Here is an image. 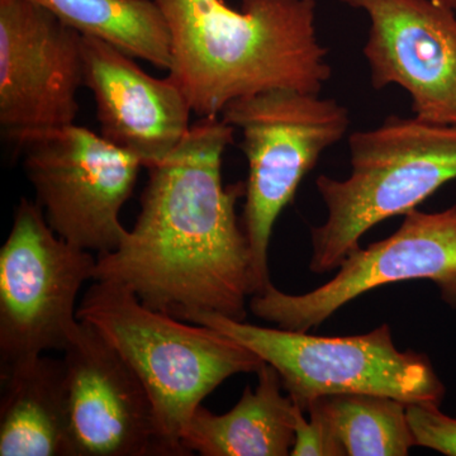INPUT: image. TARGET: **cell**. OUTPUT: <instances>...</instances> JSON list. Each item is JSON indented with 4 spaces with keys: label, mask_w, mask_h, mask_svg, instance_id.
<instances>
[{
    "label": "cell",
    "mask_w": 456,
    "mask_h": 456,
    "mask_svg": "<svg viewBox=\"0 0 456 456\" xmlns=\"http://www.w3.org/2000/svg\"><path fill=\"white\" fill-rule=\"evenodd\" d=\"M233 132L222 117H203L149 167L136 224L116 250L98 255L94 281L125 285L147 307L180 320L212 312L245 321L253 257L236 203L246 183L222 182Z\"/></svg>",
    "instance_id": "cell-1"
},
{
    "label": "cell",
    "mask_w": 456,
    "mask_h": 456,
    "mask_svg": "<svg viewBox=\"0 0 456 456\" xmlns=\"http://www.w3.org/2000/svg\"><path fill=\"white\" fill-rule=\"evenodd\" d=\"M169 26L174 80L200 118L272 89L321 94L332 75L316 0H156Z\"/></svg>",
    "instance_id": "cell-2"
},
{
    "label": "cell",
    "mask_w": 456,
    "mask_h": 456,
    "mask_svg": "<svg viewBox=\"0 0 456 456\" xmlns=\"http://www.w3.org/2000/svg\"><path fill=\"white\" fill-rule=\"evenodd\" d=\"M139 375L175 456L189 455L182 434L194 411L228 378L257 373L253 350L212 327L152 310L125 285L95 281L77 307Z\"/></svg>",
    "instance_id": "cell-3"
},
{
    "label": "cell",
    "mask_w": 456,
    "mask_h": 456,
    "mask_svg": "<svg viewBox=\"0 0 456 456\" xmlns=\"http://www.w3.org/2000/svg\"><path fill=\"white\" fill-rule=\"evenodd\" d=\"M351 171L345 179L320 175L316 188L326 220L312 227L310 270L338 269L380 222L413 211L456 179V125L391 116L349 136Z\"/></svg>",
    "instance_id": "cell-4"
},
{
    "label": "cell",
    "mask_w": 456,
    "mask_h": 456,
    "mask_svg": "<svg viewBox=\"0 0 456 456\" xmlns=\"http://www.w3.org/2000/svg\"><path fill=\"white\" fill-rule=\"evenodd\" d=\"M184 321L212 327L253 350L278 371L287 395L305 412L314 399L345 393L440 407L445 397V386L430 359L397 349L388 325L364 335L327 338L268 329L212 312H196Z\"/></svg>",
    "instance_id": "cell-5"
},
{
    "label": "cell",
    "mask_w": 456,
    "mask_h": 456,
    "mask_svg": "<svg viewBox=\"0 0 456 456\" xmlns=\"http://www.w3.org/2000/svg\"><path fill=\"white\" fill-rule=\"evenodd\" d=\"M221 114L244 136L248 176L242 227L253 257L255 294H260L273 284L268 253L275 222L323 152L349 131V110L317 93L281 88L235 99Z\"/></svg>",
    "instance_id": "cell-6"
},
{
    "label": "cell",
    "mask_w": 456,
    "mask_h": 456,
    "mask_svg": "<svg viewBox=\"0 0 456 456\" xmlns=\"http://www.w3.org/2000/svg\"><path fill=\"white\" fill-rule=\"evenodd\" d=\"M95 268L97 257L57 235L40 204L20 200L0 248V371L65 350Z\"/></svg>",
    "instance_id": "cell-7"
},
{
    "label": "cell",
    "mask_w": 456,
    "mask_h": 456,
    "mask_svg": "<svg viewBox=\"0 0 456 456\" xmlns=\"http://www.w3.org/2000/svg\"><path fill=\"white\" fill-rule=\"evenodd\" d=\"M20 149L37 203L57 235L98 255L116 250L127 233L119 216L143 167L140 159L75 123Z\"/></svg>",
    "instance_id": "cell-8"
},
{
    "label": "cell",
    "mask_w": 456,
    "mask_h": 456,
    "mask_svg": "<svg viewBox=\"0 0 456 456\" xmlns=\"http://www.w3.org/2000/svg\"><path fill=\"white\" fill-rule=\"evenodd\" d=\"M406 281H432L456 310V204L440 212L413 209L393 235L347 254L327 283L301 296L270 284L248 307L279 329L308 332L362 294Z\"/></svg>",
    "instance_id": "cell-9"
},
{
    "label": "cell",
    "mask_w": 456,
    "mask_h": 456,
    "mask_svg": "<svg viewBox=\"0 0 456 456\" xmlns=\"http://www.w3.org/2000/svg\"><path fill=\"white\" fill-rule=\"evenodd\" d=\"M83 36L32 0H0V126L18 147L74 125Z\"/></svg>",
    "instance_id": "cell-10"
},
{
    "label": "cell",
    "mask_w": 456,
    "mask_h": 456,
    "mask_svg": "<svg viewBox=\"0 0 456 456\" xmlns=\"http://www.w3.org/2000/svg\"><path fill=\"white\" fill-rule=\"evenodd\" d=\"M64 353L73 456H175L139 375L79 321Z\"/></svg>",
    "instance_id": "cell-11"
},
{
    "label": "cell",
    "mask_w": 456,
    "mask_h": 456,
    "mask_svg": "<svg viewBox=\"0 0 456 456\" xmlns=\"http://www.w3.org/2000/svg\"><path fill=\"white\" fill-rule=\"evenodd\" d=\"M369 20L371 86H397L413 116L456 125V12L432 0H340Z\"/></svg>",
    "instance_id": "cell-12"
},
{
    "label": "cell",
    "mask_w": 456,
    "mask_h": 456,
    "mask_svg": "<svg viewBox=\"0 0 456 456\" xmlns=\"http://www.w3.org/2000/svg\"><path fill=\"white\" fill-rule=\"evenodd\" d=\"M84 86L92 92L101 134L143 167H154L182 142L193 112L178 84L151 77L134 57L83 36Z\"/></svg>",
    "instance_id": "cell-13"
},
{
    "label": "cell",
    "mask_w": 456,
    "mask_h": 456,
    "mask_svg": "<svg viewBox=\"0 0 456 456\" xmlns=\"http://www.w3.org/2000/svg\"><path fill=\"white\" fill-rule=\"evenodd\" d=\"M256 374V388L248 387L227 413L215 415L202 404L194 411L182 434L189 455H290L296 403L281 393L283 383L272 365L265 362Z\"/></svg>",
    "instance_id": "cell-14"
},
{
    "label": "cell",
    "mask_w": 456,
    "mask_h": 456,
    "mask_svg": "<svg viewBox=\"0 0 456 456\" xmlns=\"http://www.w3.org/2000/svg\"><path fill=\"white\" fill-rule=\"evenodd\" d=\"M0 379V456H73L64 362L40 355Z\"/></svg>",
    "instance_id": "cell-15"
},
{
    "label": "cell",
    "mask_w": 456,
    "mask_h": 456,
    "mask_svg": "<svg viewBox=\"0 0 456 456\" xmlns=\"http://www.w3.org/2000/svg\"><path fill=\"white\" fill-rule=\"evenodd\" d=\"M86 37L170 70L169 26L156 0H32Z\"/></svg>",
    "instance_id": "cell-16"
},
{
    "label": "cell",
    "mask_w": 456,
    "mask_h": 456,
    "mask_svg": "<svg viewBox=\"0 0 456 456\" xmlns=\"http://www.w3.org/2000/svg\"><path fill=\"white\" fill-rule=\"evenodd\" d=\"M305 412L316 415L345 456H406L415 445L407 403L365 393L323 395Z\"/></svg>",
    "instance_id": "cell-17"
},
{
    "label": "cell",
    "mask_w": 456,
    "mask_h": 456,
    "mask_svg": "<svg viewBox=\"0 0 456 456\" xmlns=\"http://www.w3.org/2000/svg\"><path fill=\"white\" fill-rule=\"evenodd\" d=\"M407 419L415 445L456 456V419L445 415L440 406L428 403L407 404Z\"/></svg>",
    "instance_id": "cell-18"
},
{
    "label": "cell",
    "mask_w": 456,
    "mask_h": 456,
    "mask_svg": "<svg viewBox=\"0 0 456 456\" xmlns=\"http://www.w3.org/2000/svg\"><path fill=\"white\" fill-rule=\"evenodd\" d=\"M305 411L296 404L294 412V445L292 456H345L344 452L325 424L316 415L305 419Z\"/></svg>",
    "instance_id": "cell-19"
},
{
    "label": "cell",
    "mask_w": 456,
    "mask_h": 456,
    "mask_svg": "<svg viewBox=\"0 0 456 456\" xmlns=\"http://www.w3.org/2000/svg\"><path fill=\"white\" fill-rule=\"evenodd\" d=\"M432 2L437 3V4L444 5L456 12V0H432Z\"/></svg>",
    "instance_id": "cell-20"
}]
</instances>
